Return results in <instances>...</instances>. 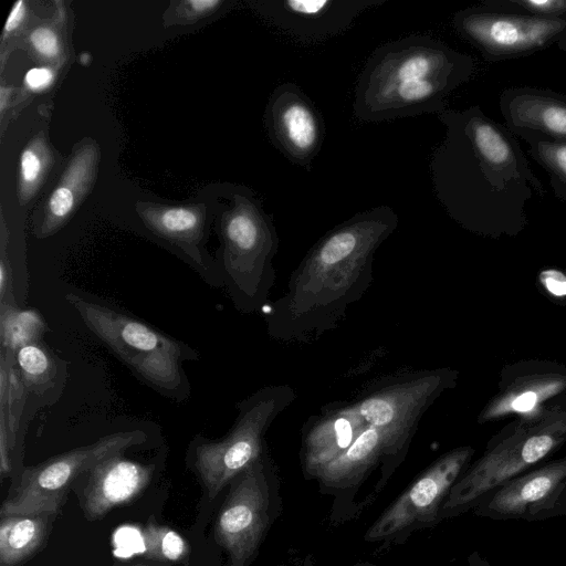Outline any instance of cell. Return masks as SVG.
Instances as JSON below:
<instances>
[{
	"label": "cell",
	"instance_id": "21",
	"mask_svg": "<svg viewBox=\"0 0 566 566\" xmlns=\"http://www.w3.org/2000/svg\"><path fill=\"white\" fill-rule=\"evenodd\" d=\"M528 146V154L549 176L554 195L566 202V143L537 133L518 135Z\"/></svg>",
	"mask_w": 566,
	"mask_h": 566
},
{
	"label": "cell",
	"instance_id": "26",
	"mask_svg": "<svg viewBox=\"0 0 566 566\" xmlns=\"http://www.w3.org/2000/svg\"><path fill=\"white\" fill-rule=\"evenodd\" d=\"M538 291L549 301L566 306V268L546 266L536 274Z\"/></svg>",
	"mask_w": 566,
	"mask_h": 566
},
{
	"label": "cell",
	"instance_id": "23",
	"mask_svg": "<svg viewBox=\"0 0 566 566\" xmlns=\"http://www.w3.org/2000/svg\"><path fill=\"white\" fill-rule=\"evenodd\" d=\"M143 555L163 562H179L187 557L189 546L185 538L170 527L149 521L142 530Z\"/></svg>",
	"mask_w": 566,
	"mask_h": 566
},
{
	"label": "cell",
	"instance_id": "20",
	"mask_svg": "<svg viewBox=\"0 0 566 566\" xmlns=\"http://www.w3.org/2000/svg\"><path fill=\"white\" fill-rule=\"evenodd\" d=\"M0 339L2 353L14 355L22 346L40 342L48 325L42 314L34 308L0 304Z\"/></svg>",
	"mask_w": 566,
	"mask_h": 566
},
{
	"label": "cell",
	"instance_id": "37",
	"mask_svg": "<svg viewBox=\"0 0 566 566\" xmlns=\"http://www.w3.org/2000/svg\"><path fill=\"white\" fill-rule=\"evenodd\" d=\"M359 566H369V565H359Z\"/></svg>",
	"mask_w": 566,
	"mask_h": 566
},
{
	"label": "cell",
	"instance_id": "14",
	"mask_svg": "<svg viewBox=\"0 0 566 566\" xmlns=\"http://www.w3.org/2000/svg\"><path fill=\"white\" fill-rule=\"evenodd\" d=\"M234 208L223 224L224 279L229 285L244 287L250 274L276 249L277 238L272 219L252 197L235 196Z\"/></svg>",
	"mask_w": 566,
	"mask_h": 566
},
{
	"label": "cell",
	"instance_id": "19",
	"mask_svg": "<svg viewBox=\"0 0 566 566\" xmlns=\"http://www.w3.org/2000/svg\"><path fill=\"white\" fill-rule=\"evenodd\" d=\"M360 432L357 424H353L345 416L318 429L307 441L306 469L316 475L323 467L348 449Z\"/></svg>",
	"mask_w": 566,
	"mask_h": 566
},
{
	"label": "cell",
	"instance_id": "5",
	"mask_svg": "<svg viewBox=\"0 0 566 566\" xmlns=\"http://www.w3.org/2000/svg\"><path fill=\"white\" fill-rule=\"evenodd\" d=\"M147 436L142 430L117 431L93 443L77 447L23 469L13 492L2 502L1 516L55 514L67 490L81 475L102 460L143 444Z\"/></svg>",
	"mask_w": 566,
	"mask_h": 566
},
{
	"label": "cell",
	"instance_id": "7",
	"mask_svg": "<svg viewBox=\"0 0 566 566\" xmlns=\"http://www.w3.org/2000/svg\"><path fill=\"white\" fill-rule=\"evenodd\" d=\"M268 409L255 398L240 407L232 429L222 439L196 434L188 447V462L210 500L240 473L260 460Z\"/></svg>",
	"mask_w": 566,
	"mask_h": 566
},
{
	"label": "cell",
	"instance_id": "27",
	"mask_svg": "<svg viewBox=\"0 0 566 566\" xmlns=\"http://www.w3.org/2000/svg\"><path fill=\"white\" fill-rule=\"evenodd\" d=\"M33 48L48 59L55 57L60 52V43L56 33L46 27L34 29L30 34Z\"/></svg>",
	"mask_w": 566,
	"mask_h": 566
},
{
	"label": "cell",
	"instance_id": "18",
	"mask_svg": "<svg viewBox=\"0 0 566 566\" xmlns=\"http://www.w3.org/2000/svg\"><path fill=\"white\" fill-rule=\"evenodd\" d=\"M52 513L6 515L0 524V566H15L43 543Z\"/></svg>",
	"mask_w": 566,
	"mask_h": 566
},
{
	"label": "cell",
	"instance_id": "1",
	"mask_svg": "<svg viewBox=\"0 0 566 566\" xmlns=\"http://www.w3.org/2000/svg\"><path fill=\"white\" fill-rule=\"evenodd\" d=\"M438 117L446 134L429 168L448 216L478 235H518L527 226V200L545 190L515 135L478 105Z\"/></svg>",
	"mask_w": 566,
	"mask_h": 566
},
{
	"label": "cell",
	"instance_id": "12",
	"mask_svg": "<svg viewBox=\"0 0 566 566\" xmlns=\"http://www.w3.org/2000/svg\"><path fill=\"white\" fill-rule=\"evenodd\" d=\"M387 0H266L254 9L274 29L302 45H315L350 29L366 10Z\"/></svg>",
	"mask_w": 566,
	"mask_h": 566
},
{
	"label": "cell",
	"instance_id": "30",
	"mask_svg": "<svg viewBox=\"0 0 566 566\" xmlns=\"http://www.w3.org/2000/svg\"><path fill=\"white\" fill-rule=\"evenodd\" d=\"M53 78L52 70L48 67H33L27 72L24 82L30 90L41 91L50 86Z\"/></svg>",
	"mask_w": 566,
	"mask_h": 566
},
{
	"label": "cell",
	"instance_id": "28",
	"mask_svg": "<svg viewBox=\"0 0 566 566\" xmlns=\"http://www.w3.org/2000/svg\"><path fill=\"white\" fill-rule=\"evenodd\" d=\"M42 159L34 149H25L20 158V176L23 185L33 186L42 172Z\"/></svg>",
	"mask_w": 566,
	"mask_h": 566
},
{
	"label": "cell",
	"instance_id": "10",
	"mask_svg": "<svg viewBox=\"0 0 566 566\" xmlns=\"http://www.w3.org/2000/svg\"><path fill=\"white\" fill-rule=\"evenodd\" d=\"M566 395V365L557 360L527 358L505 364L496 392L478 416V423L513 417H535Z\"/></svg>",
	"mask_w": 566,
	"mask_h": 566
},
{
	"label": "cell",
	"instance_id": "15",
	"mask_svg": "<svg viewBox=\"0 0 566 566\" xmlns=\"http://www.w3.org/2000/svg\"><path fill=\"white\" fill-rule=\"evenodd\" d=\"M155 464L129 460L123 454L98 462L85 474L81 507L88 521L102 518L112 509L129 503L151 481Z\"/></svg>",
	"mask_w": 566,
	"mask_h": 566
},
{
	"label": "cell",
	"instance_id": "3",
	"mask_svg": "<svg viewBox=\"0 0 566 566\" xmlns=\"http://www.w3.org/2000/svg\"><path fill=\"white\" fill-rule=\"evenodd\" d=\"M566 443V395L535 417L513 418L491 437L481 457L451 489L441 517L473 510L509 480L542 464Z\"/></svg>",
	"mask_w": 566,
	"mask_h": 566
},
{
	"label": "cell",
	"instance_id": "22",
	"mask_svg": "<svg viewBox=\"0 0 566 566\" xmlns=\"http://www.w3.org/2000/svg\"><path fill=\"white\" fill-rule=\"evenodd\" d=\"M14 356L22 385L32 392H44L57 373L53 354L40 342L27 344Z\"/></svg>",
	"mask_w": 566,
	"mask_h": 566
},
{
	"label": "cell",
	"instance_id": "29",
	"mask_svg": "<svg viewBox=\"0 0 566 566\" xmlns=\"http://www.w3.org/2000/svg\"><path fill=\"white\" fill-rule=\"evenodd\" d=\"M74 205V197L67 187L56 188L50 198L49 207L51 213L60 219L65 218L72 210Z\"/></svg>",
	"mask_w": 566,
	"mask_h": 566
},
{
	"label": "cell",
	"instance_id": "4",
	"mask_svg": "<svg viewBox=\"0 0 566 566\" xmlns=\"http://www.w3.org/2000/svg\"><path fill=\"white\" fill-rule=\"evenodd\" d=\"M65 300L86 327L98 337L145 384L175 400L188 395L182 363L197 359V352L108 304L75 294Z\"/></svg>",
	"mask_w": 566,
	"mask_h": 566
},
{
	"label": "cell",
	"instance_id": "34",
	"mask_svg": "<svg viewBox=\"0 0 566 566\" xmlns=\"http://www.w3.org/2000/svg\"><path fill=\"white\" fill-rule=\"evenodd\" d=\"M468 566H494V565L490 564L488 560L482 558L479 554H475L470 559V565H468Z\"/></svg>",
	"mask_w": 566,
	"mask_h": 566
},
{
	"label": "cell",
	"instance_id": "24",
	"mask_svg": "<svg viewBox=\"0 0 566 566\" xmlns=\"http://www.w3.org/2000/svg\"><path fill=\"white\" fill-rule=\"evenodd\" d=\"M156 228L166 237L178 242H195L198 239L200 218L188 208L164 210L155 221Z\"/></svg>",
	"mask_w": 566,
	"mask_h": 566
},
{
	"label": "cell",
	"instance_id": "36",
	"mask_svg": "<svg viewBox=\"0 0 566 566\" xmlns=\"http://www.w3.org/2000/svg\"><path fill=\"white\" fill-rule=\"evenodd\" d=\"M122 566H156V565H147V564H128V565H122Z\"/></svg>",
	"mask_w": 566,
	"mask_h": 566
},
{
	"label": "cell",
	"instance_id": "8",
	"mask_svg": "<svg viewBox=\"0 0 566 566\" xmlns=\"http://www.w3.org/2000/svg\"><path fill=\"white\" fill-rule=\"evenodd\" d=\"M471 446L458 447L439 458L374 522L366 541L387 539L409 527L434 521L451 489L474 455Z\"/></svg>",
	"mask_w": 566,
	"mask_h": 566
},
{
	"label": "cell",
	"instance_id": "16",
	"mask_svg": "<svg viewBox=\"0 0 566 566\" xmlns=\"http://www.w3.org/2000/svg\"><path fill=\"white\" fill-rule=\"evenodd\" d=\"M505 126L515 135L537 133L566 143V95L551 88L516 86L499 99Z\"/></svg>",
	"mask_w": 566,
	"mask_h": 566
},
{
	"label": "cell",
	"instance_id": "2",
	"mask_svg": "<svg viewBox=\"0 0 566 566\" xmlns=\"http://www.w3.org/2000/svg\"><path fill=\"white\" fill-rule=\"evenodd\" d=\"M475 72L472 56L426 34L377 48L356 83L354 115L379 123L447 109V97Z\"/></svg>",
	"mask_w": 566,
	"mask_h": 566
},
{
	"label": "cell",
	"instance_id": "13",
	"mask_svg": "<svg viewBox=\"0 0 566 566\" xmlns=\"http://www.w3.org/2000/svg\"><path fill=\"white\" fill-rule=\"evenodd\" d=\"M565 483L566 455L509 480L485 496L473 512L494 521L537 522L553 518Z\"/></svg>",
	"mask_w": 566,
	"mask_h": 566
},
{
	"label": "cell",
	"instance_id": "33",
	"mask_svg": "<svg viewBox=\"0 0 566 566\" xmlns=\"http://www.w3.org/2000/svg\"><path fill=\"white\" fill-rule=\"evenodd\" d=\"M566 515V483L556 503L555 517Z\"/></svg>",
	"mask_w": 566,
	"mask_h": 566
},
{
	"label": "cell",
	"instance_id": "32",
	"mask_svg": "<svg viewBox=\"0 0 566 566\" xmlns=\"http://www.w3.org/2000/svg\"><path fill=\"white\" fill-rule=\"evenodd\" d=\"M223 2L219 0H191L188 1V4L195 12L202 13L205 11H211L217 7L221 6Z\"/></svg>",
	"mask_w": 566,
	"mask_h": 566
},
{
	"label": "cell",
	"instance_id": "25",
	"mask_svg": "<svg viewBox=\"0 0 566 566\" xmlns=\"http://www.w3.org/2000/svg\"><path fill=\"white\" fill-rule=\"evenodd\" d=\"M491 9L544 19L566 17V0H482Z\"/></svg>",
	"mask_w": 566,
	"mask_h": 566
},
{
	"label": "cell",
	"instance_id": "17",
	"mask_svg": "<svg viewBox=\"0 0 566 566\" xmlns=\"http://www.w3.org/2000/svg\"><path fill=\"white\" fill-rule=\"evenodd\" d=\"M385 442L381 429L368 426L342 454L316 474L325 485L340 488L356 481L378 458Z\"/></svg>",
	"mask_w": 566,
	"mask_h": 566
},
{
	"label": "cell",
	"instance_id": "31",
	"mask_svg": "<svg viewBox=\"0 0 566 566\" xmlns=\"http://www.w3.org/2000/svg\"><path fill=\"white\" fill-rule=\"evenodd\" d=\"M25 15V3L23 1H17L8 15L4 31L11 32L19 27Z\"/></svg>",
	"mask_w": 566,
	"mask_h": 566
},
{
	"label": "cell",
	"instance_id": "9",
	"mask_svg": "<svg viewBox=\"0 0 566 566\" xmlns=\"http://www.w3.org/2000/svg\"><path fill=\"white\" fill-rule=\"evenodd\" d=\"M270 489L260 460L232 483L214 524L216 542L231 566H247L254 556L270 521Z\"/></svg>",
	"mask_w": 566,
	"mask_h": 566
},
{
	"label": "cell",
	"instance_id": "11",
	"mask_svg": "<svg viewBox=\"0 0 566 566\" xmlns=\"http://www.w3.org/2000/svg\"><path fill=\"white\" fill-rule=\"evenodd\" d=\"M264 122L273 146L292 164L311 170L324 143L325 124L301 87L290 82L275 87Z\"/></svg>",
	"mask_w": 566,
	"mask_h": 566
},
{
	"label": "cell",
	"instance_id": "35",
	"mask_svg": "<svg viewBox=\"0 0 566 566\" xmlns=\"http://www.w3.org/2000/svg\"><path fill=\"white\" fill-rule=\"evenodd\" d=\"M557 48L564 52H566V36L564 39H562L558 43H557Z\"/></svg>",
	"mask_w": 566,
	"mask_h": 566
},
{
	"label": "cell",
	"instance_id": "6",
	"mask_svg": "<svg viewBox=\"0 0 566 566\" xmlns=\"http://www.w3.org/2000/svg\"><path fill=\"white\" fill-rule=\"evenodd\" d=\"M452 25L485 61L492 63L535 54L566 36V17L536 18L481 3L455 12Z\"/></svg>",
	"mask_w": 566,
	"mask_h": 566
}]
</instances>
